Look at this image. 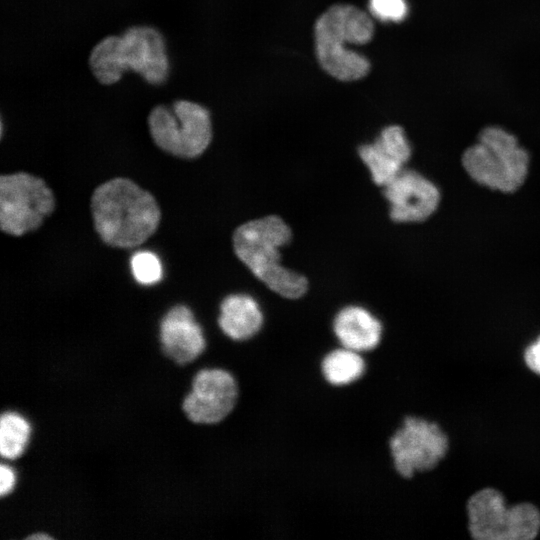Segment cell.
Wrapping results in <instances>:
<instances>
[{"mask_svg": "<svg viewBox=\"0 0 540 540\" xmlns=\"http://www.w3.org/2000/svg\"><path fill=\"white\" fill-rule=\"evenodd\" d=\"M217 324L227 338L242 342L258 334L264 324V315L250 295L230 294L220 303Z\"/></svg>", "mask_w": 540, "mask_h": 540, "instance_id": "9a60e30c", "label": "cell"}, {"mask_svg": "<svg viewBox=\"0 0 540 540\" xmlns=\"http://www.w3.org/2000/svg\"><path fill=\"white\" fill-rule=\"evenodd\" d=\"M395 471L410 479L415 472L433 469L445 456L448 439L434 422L416 416H406L402 425L388 441Z\"/></svg>", "mask_w": 540, "mask_h": 540, "instance_id": "ba28073f", "label": "cell"}, {"mask_svg": "<svg viewBox=\"0 0 540 540\" xmlns=\"http://www.w3.org/2000/svg\"><path fill=\"white\" fill-rule=\"evenodd\" d=\"M121 36L128 71L152 85L163 84L169 75L166 42L159 30L137 25L127 28Z\"/></svg>", "mask_w": 540, "mask_h": 540, "instance_id": "8fae6325", "label": "cell"}, {"mask_svg": "<svg viewBox=\"0 0 540 540\" xmlns=\"http://www.w3.org/2000/svg\"><path fill=\"white\" fill-rule=\"evenodd\" d=\"M56 201L45 181L27 172L0 177V228L12 236L38 229L55 209Z\"/></svg>", "mask_w": 540, "mask_h": 540, "instance_id": "52a82bcc", "label": "cell"}, {"mask_svg": "<svg viewBox=\"0 0 540 540\" xmlns=\"http://www.w3.org/2000/svg\"><path fill=\"white\" fill-rule=\"evenodd\" d=\"M240 393L238 379L231 371L223 367H203L192 378L182 410L194 424L216 425L235 411Z\"/></svg>", "mask_w": 540, "mask_h": 540, "instance_id": "9c48e42d", "label": "cell"}, {"mask_svg": "<svg viewBox=\"0 0 540 540\" xmlns=\"http://www.w3.org/2000/svg\"><path fill=\"white\" fill-rule=\"evenodd\" d=\"M524 359L532 371L540 374V337L526 349Z\"/></svg>", "mask_w": 540, "mask_h": 540, "instance_id": "7402d4cb", "label": "cell"}, {"mask_svg": "<svg viewBox=\"0 0 540 540\" xmlns=\"http://www.w3.org/2000/svg\"><path fill=\"white\" fill-rule=\"evenodd\" d=\"M33 434L31 421L16 410L0 413V457L14 461L26 451Z\"/></svg>", "mask_w": 540, "mask_h": 540, "instance_id": "ac0fdd59", "label": "cell"}, {"mask_svg": "<svg viewBox=\"0 0 540 540\" xmlns=\"http://www.w3.org/2000/svg\"><path fill=\"white\" fill-rule=\"evenodd\" d=\"M291 231L278 216L270 215L238 227L233 247L238 258L268 288L277 294L296 299L305 294L307 279L281 265L280 248L289 243Z\"/></svg>", "mask_w": 540, "mask_h": 540, "instance_id": "7a4b0ae2", "label": "cell"}, {"mask_svg": "<svg viewBox=\"0 0 540 540\" xmlns=\"http://www.w3.org/2000/svg\"><path fill=\"white\" fill-rule=\"evenodd\" d=\"M468 174L479 184L502 192H513L525 181L528 153L514 135L498 126L483 129L479 141L462 158Z\"/></svg>", "mask_w": 540, "mask_h": 540, "instance_id": "277c9868", "label": "cell"}, {"mask_svg": "<svg viewBox=\"0 0 540 540\" xmlns=\"http://www.w3.org/2000/svg\"><path fill=\"white\" fill-rule=\"evenodd\" d=\"M384 187L390 216L396 222L424 221L438 207L437 187L416 171L403 169Z\"/></svg>", "mask_w": 540, "mask_h": 540, "instance_id": "7c38bea8", "label": "cell"}, {"mask_svg": "<svg viewBox=\"0 0 540 540\" xmlns=\"http://www.w3.org/2000/svg\"><path fill=\"white\" fill-rule=\"evenodd\" d=\"M158 340L163 355L179 366L196 361L207 349L205 331L193 311L178 304L167 310L158 325Z\"/></svg>", "mask_w": 540, "mask_h": 540, "instance_id": "30bf717a", "label": "cell"}, {"mask_svg": "<svg viewBox=\"0 0 540 540\" xmlns=\"http://www.w3.org/2000/svg\"><path fill=\"white\" fill-rule=\"evenodd\" d=\"M373 34V21L366 12L348 4L331 6L317 19L314 27L319 64L341 81L363 78L369 72V60L347 45L366 44Z\"/></svg>", "mask_w": 540, "mask_h": 540, "instance_id": "3957f363", "label": "cell"}, {"mask_svg": "<svg viewBox=\"0 0 540 540\" xmlns=\"http://www.w3.org/2000/svg\"><path fill=\"white\" fill-rule=\"evenodd\" d=\"M147 123L154 143L176 157H198L212 140L209 111L193 101L177 100L171 106H155Z\"/></svg>", "mask_w": 540, "mask_h": 540, "instance_id": "5b68a950", "label": "cell"}, {"mask_svg": "<svg viewBox=\"0 0 540 540\" xmlns=\"http://www.w3.org/2000/svg\"><path fill=\"white\" fill-rule=\"evenodd\" d=\"M469 532L477 540H531L540 530V512L530 503L507 508L492 488L478 491L467 503Z\"/></svg>", "mask_w": 540, "mask_h": 540, "instance_id": "8992f818", "label": "cell"}, {"mask_svg": "<svg viewBox=\"0 0 540 540\" xmlns=\"http://www.w3.org/2000/svg\"><path fill=\"white\" fill-rule=\"evenodd\" d=\"M18 482L17 471L14 466L8 462L1 460L0 462V498L12 493Z\"/></svg>", "mask_w": 540, "mask_h": 540, "instance_id": "44dd1931", "label": "cell"}, {"mask_svg": "<svg viewBox=\"0 0 540 540\" xmlns=\"http://www.w3.org/2000/svg\"><path fill=\"white\" fill-rule=\"evenodd\" d=\"M369 11L373 17L383 22H400L407 17L406 0H369Z\"/></svg>", "mask_w": 540, "mask_h": 540, "instance_id": "ffe728a7", "label": "cell"}, {"mask_svg": "<svg viewBox=\"0 0 540 540\" xmlns=\"http://www.w3.org/2000/svg\"><path fill=\"white\" fill-rule=\"evenodd\" d=\"M93 76L104 85L117 83L128 71L121 36L109 35L97 42L89 55Z\"/></svg>", "mask_w": 540, "mask_h": 540, "instance_id": "e0dca14e", "label": "cell"}, {"mask_svg": "<svg viewBox=\"0 0 540 540\" xmlns=\"http://www.w3.org/2000/svg\"><path fill=\"white\" fill-rule=\"evenodd\" d=\"M332 328L342 347L360 353L375 350L382 340V323L361 306L351 305L342 308L335 315Z\"/></svg>", "mask_w": 540, "mask_h": 540, "instance_id": "5bb4252c", "label": "cell"}, {"mask_svg": "<svg viewBox=\"0 0 540 540\" xmlns=\"http://www.w3.org/2000/svg\"><path fill=\"white\" fill-rule=\"evenodd\" d=\"M24 540H54V537L44 531H35L27 535Z\"/></svg>", "mask_w": 540, "mask_h": 540, "instance_id": "603a6c76", "label": "cell"}, {"mask_svg": "<svg viewBox=\"0 0 540 540\" xmlns=\"http://www.w3.org/2000/svg\"><path fill=\"white\" fill-rule=\"evenodd\" d=\"M135 280L142 285H153L162 278V265L156 254L150 251L135 253L130 261Z\"/></svg>", "mask_w": 540, "mask_h": 540, "instance_id": "d6986e66", "label": "cell"}, {"mask_svg": "<svg viewBox=\"0 0 540 540\" xmlns=\"http://www.w3.org/2000/svg\"><path fill=\"white\" fill-rule=\"evenodd\" d=\"M319 369L328 385L344 388L360 381L368 366L362 353L341 346L328 351L322 357Z\"/></svg>", "mask_w": 540, "mask_h": 540, "instance_id": "2e32d148", "label": "cell"}, {"mask_svg": "<svg viewBox=\"0 0 540 540\" xmlns=\"http://www.w3.org/2000/svg\"><path fill=\"white\" fill-rule=\"evenodd\" d=\"M359 155L373 181L385 186L404 169L411 156V147L404 130L398 125H390L373 143L360 146Z\"/></svg>", "mask_w": 540, "mask_h": 540, "instance_id": "4fadbf2b", "label": "cell"}, {"mask_svg": "<svg viewBox=\"0 0 540 540\" xmlns=\"http://www.w3.org/2000/svg\"><path fill=\"white\" fill-rule=\"evenodd\" d=\"M95 231L115 248H134L158 229L161 211L155 197L124 177L110 179L95 188L90 201Z\"/></svg>", "mask_w": 540, "mask_h": 540, "instance_id": "6da1fadb", "label": "cell"}]
</instances>
